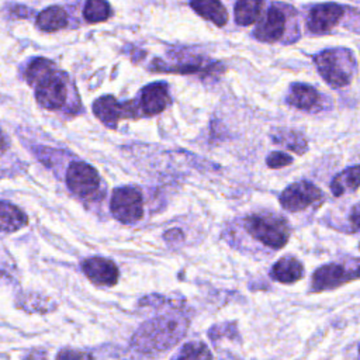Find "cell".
<instances>
[{
  "label": "cell",
  "mask_w": 360,
  "mask_h": 360,
  "mask_svg": "<svg viewBox=\"0 0 360 360\" xmlns=\"http://www.w3.org/2000/svg\"><path fill=\"white\" fill-rule=\"evenodd\" d=\"M25 79L35 91L37 103L46 110H62L68 104V76L45 58L32 59L25 69Z\"/></svg>",
  "instance_id": "1"
},
{
  "label": "cell",
  "mask_w": 360,
  "mask_h": 360,
  "mask_svg": "<svg viewBox=\"0 0 360 360\" xmlns=\"http://www.w3.org/2000/svg\"><path fill=\"white\" fill-rule=\"evenodd\" d=\"M319 75L332 87H343L352 82L354 58L346 49H326L315 56Z\"/></svg>",
  "instance_id": "2"
},
{
  "label": "cell",
  "mask_w": 360,
  "mask_h": 360,
  "mask_svg": "<svg viewBox=\"0 0 360 360\" xmlns=\"http://www.w3.org/2000/svg\"><path fill=\"white\" fill-rule=\"evenodd\" d=\"M245 228L255 239L273 249L283 248L290 238L288 224L273 214L250 215L245 221Z\"/></svg>",
  "instance_id": "3"
},
{
  "label": "cell",
  "mask_w": 360,
  "mask_h": 360,
  "mask_svg": "<svg viewBox=\"0 0 360 360\" xmlns=\"http://www.w3.org/2000/svg\"><path fill=\"white\" fill-rule=\"evenodd\" d=\"M181 329H184V326H181L180 322L170 318H159L145 323L135 338L143 350H165V347L177 342L183 333Z\"/></svg>",
  "instance_id": "4"
},
{
  "label": "cell",
  "mask_w": 360,
  "mask_h": 360,
  "mask_svg": "<svg viewBox=\"0 0 360 360\" xmlns=\"http://www.w3.org/2000/svg\"><path fill=\"white\" fill-rule=\"evenodd\" d=\"M112 217L122 224H134L143 215V198L135 187H118L112 191L110 201Z\"/></svg>",
  "instance_id": "5"
},
{
  "label": "cell",
  "mask_w": 360,
  "mask_h": 360,
  "mask_svg": "<svg viewBox=\"0 0 360 360\" xmlns=\"http://www.w3.org/2000/svg\"><path fill=\"white\" fill-rule=\"evenodd\" d=\"M66 184L73 194L90 198L100 188V176L89 163L73 162L66 170Z\"/></svg>",
  "instance_id": "6"
},
{
  "label": "cell",
  "mask_w": 360,
  "mask_h": 360,
  "mask_svg": "<svg viewBox=\"0 0 360 360\" xmlns=\"http://www.w3.org/2000/svg\"><path fill=\"white\" fill-rule=\"evenodd\" d=\"M321 198H322V193L315 184L307 180H301L290 184L281 193L280 204L284 210L290 212H298L318 202Z\"/></svg>",
  "instance_id": "7"
},
{
  "label": "cell",
  "mask_w": 360,
  "mask_h": 360,
  "mask_svg": "<svg viewBox=\"0 0 360 360\" xmlns=\"http://www.w3.org/2000/svg\"><path fill=\"white\" fill-rule=\"evenodd\" d=\"M343 11V7L336 3L318 4L309 11L307 25L314 34H325L339 22Z\"/></svg>",
  "instance_id": "8"
},
{
  "label": "cell",
  "mask_w": 360,
  "mask_h": 360,
  "mask_svg": "<svg viewBox=\"0 0 360 360\" xmlns=\"http://www.w3.org/2000/svg\"><path fill=\"white\" fill-rule=\"evenodd\" d=\"M82 270L86 277L97 285L110 287L118 280V269L110 259L89 257L82 263Z\"/></svg>",
  "instance_id": "9"
},
{
  "label": "cell",
  "mask_w": 360,
  "mask_h": 360,
  "mask_svg": "<svg viewBox=\"0 0 360 360\" xmlns=\"http://www.w3.org/2000/svg\"><path fill=\"white\" fill-rule=\"evenodd\" d=\"M285 22L287 18L283 10L277 6H271L266 11V15L259 21L253 34L259 41L276 42L283 37L285 31Z\"/></svg>",
  "instance_id": "10"
},
{
  "label": "cell",
  "mask_w": 360,
  "mask_h": 360,
  "mask_svg": "<svg viewBox=\"0 0 360 360\" xmlns=\"http://www.w3.org/2000/svg\"><path fill=\"white\" fill-rule=\"evenodd\" d=\"M131 110L132 107H127V104L118 103L117 98L110 94L103 96L93 103L94 115L108 128H115L121 118L134 115Z\"/></svg>",
  "instance_id": "11"
},
{
  "label": "cell",
  "mask_w": 360,
  "mask_h": 360,
  "mask_svg": "<svg viewBox=\"0 0 360 360\" xmlns=\"http://www.w3.org/2000/svg\"><path fill=\"white\" fill-rule=\"evenodd\" d=\"M354 278L350 276V270L347 271L343 266L338 263H329L321 266L312 276V290L319 292L323 290H332L340 285L345 281Z\"/></svg>",
  "instance_id": "12"
},
{
  "label": "cell",
  "mask_w": 360,
  "mask_h": 360,
  "mask_svg": "<svg viewBox=\"0 0 360 360\" xmlns=\"http://www.w3.org/2000/svg\"><path fill=\"white\" fill-rule=\"evenodd\" d=\"M169 103V89L163 82L150 83L141 91V108L146 115H156L162 112Z\"/></svg>",
  "instance_id": "13"
},
{
  "label": "cell",
  "mask_w": 360,
  "mask_h": 360,
  "mask_svg": "<svg viewBox=\"0 0 360 360\" xmlns=\"http://www.w3.org/2000/svg\"><path fill=\"white\" fill-rule=\"evenodd\" d=\"M287 103L295 108L312 111L319 105V94L315 87L309 84L295 83L290 87L287 94Z\"/></svg>",
  "instance_id": "14"
},
{
  "label": "cell",
  "mask_w": 360,
  "mask_h": 360,
  "mask_svg": "<svg viewBox=\"0 0 360 360\" xmlns=\"http://www.w3.org/2000/svg\"><path fill=\"white\" fill-rule=\"evenodd\" d=\"M271 276L280 283H295L304 276V267L295 257L284 256L271 267Z\"/></svg>",
  "instance_id": "15"
},
{
  "label": "cell",
  "mask_w": 360,
  "mask_h": 360,
  "mask_svg": "<svg viewBox=\"0 0 360 360\" xmlns=\"http://www.w3.org/2000/svg\"><path fill=\"white\" fill-rule=\"evenodd\" d=\"M28 224V217L17 205L0 200V232H15Z\"/></svg>",
  "instance_id": "16"
},
{
  "label": "cell",
  "mask_w": 360,
  "mask_h": 360,
  "mask_svg": "<svg viewBox=\"0 0 360 360\" xmlns=\"http://www.w3.org/2000/svg\"><path fill=\"white\" fill-rule=\"evenodd\" d=\"M191 8L202 18L222 27L228 21V13L219 0H191Z\"/></svg>",
  "instance_id": "17"
},
{
  "label": "cell",
  "mask_w": 360,
  "mask_h": 360,
  "mask_svg": "<svg viewBox=\"0 0 360 360\" xmlns=\"http://www.w3.org/2000/svg\"><path fill=\"white\" fill-rule=\"evenodd\" d=\"M68 13L59 6H49L42 10L35 20V24L39 30L46 32H53L65 28L68 25Z\"/></svg>",
  "instance_id": "18"
},
{
  "label": "cell",
  "mask_w": 360,
  "mask_h": 360,
  "mask_svg": "<svg viewBox=\"0 0 360 360\" xmlns=\"http://www.w3.org/2000/svg\"><path fill=\"white\" fill-rule=\"evenodd\" d=\"M263 0H238L235 6V21L239 25H250L260 18Z\"/></svg>",
  "instance_id": "19"
},
{
  "label": "cell",
  "mask_w": 360,
  "mask_h": 360,
  "mask_svg": "<svg viewBox=\"0 0 360 360\" xmlns=\"http://www.w3.org/2000/svg\"><path fill=\"white\" fill-rule=\"evenodd\" d=\"M359 187V166L354 165L352 167L340 172L330 183V190L333 195L339 197L345 191H356Z\"/></svg>",
  "instance_id": "20"
},
{
  "label": "cell",
  "mask_w": 360,
  "mask_h": 360,
  "mask_svg": "<svg viewBox=\"0 0 360 360\" xmlns=\"http://www.w3.org/2000/svg\"><path fill=\"white\" fill-rule=\"evenodd\" d=\"M111 15V7L107 0H86L83 17L87 22L96 24L105 21Z\"/></svg>",
  "instance_id": "21"
},
{
  "label": "cell",
  "mask_w": 360,
  "mask_h": 360,
  "mask_svg": "<svg viewBox=\"0 0 360 360\" xmlns=\"http://www.w3.org/2000/svg\"><path fill=\"white\" fill-rule=\"evenodd\" d=\"M176 360H212V354L202 342H188L180 349Z\"/></svg>",
  "instance_id": "22"
},
{
  "label": "cell",
  "mask_w": 360,
  "mask_h": 360,
  "mask_svg": "<svg viewBox=\"0 0 360 360\" xmlns=\"http://www.w3.org/2000/svg\"><path fill=\"white\" fill-rule=\"evenodd\" d=\"M292 162V158L284 152H273L267 156L266 163L270 169H280L288 166Z\"/></svg>",
  "instance_id": "23"
},
{
  "label": "cell",
  "mask_w": 360,
  "mask_h": 360,
  "mask_svg": "<svg viewBox=\"0 0 360 360\" xmlns=\"http://www.w3.org/2000/svg\"><path fill=\"white\" fill-rule=\"evenodd\" d=\"M4 11L8 18H30L34 14V10L22 4H6Z\"/></svg>",
  "instance_id": "24"
},
{
  "label": "cell",
  "mask_w": 360,
  "mask_h": 360,
  "mask_svg": "<svg viewBox=\"0 0 360 360\" xmlns=\"http://www.w3.org/2000/svg\"><path fill=\"white\" fill-rule=\"evenodd\" d=\"M56 360H91V357L87 353L66 349V350L59 352Z\"/></svg>",
  "instance_id": "25"
},
{
  "label": "cell",
  "mask_w": 360,
  "mask_h": 360,
  "mask_svg": "<svg viewBox=\"0 0 360 360\" xmlns=\"http://www.w3.org/2000/svg\"><path fill=\"white\" fill-rule=\"evenodd\" d=\"M10 146V141L7 138V135L0 129V155L4 153Z\"/></svg>",
  "instance_id": "26"
},
{
  "label": "cell",
  "mask_w": 360,
  "mask_h": 360,
  "mask_svg": "<svg viewBox=\"0 0 360 360\" xmlns=\"http://www.w3.org/2000/svg\"><path fill=\"white\" fill-rule=\"evenodd\" d=\"M352 221H353V228H354V231H357V228H359V207H357V205L353 207Z\"/></svg>",
  "instance_id": "27"
}]
</instances>
